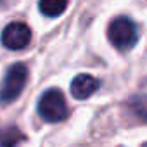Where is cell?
<instances>
[{
    "label": "cell",
    "instance_id": "1",
    "mask_svg": "<svg viewBox=\"0 0 147 147\" xmlns=\"http://www.w3.org/2000/svg\"><path fill=\"white\" fill-rule=\"evenodd\" d=\"M107 38L113 43V47H116L118 50H130L135 47L138 40L137 24L126 16H118L109 23Z\"/></svg>",
    "mask_w": 147,
    "mask_h": 147
},
{
    "label": "cell",
    "instance_id": "2",
    "mask_svg": "<svg viewBox=\"0 0 147 147\" xmlns=\"http://www.w3.org/2000/svg\"><path fill=\"white\" fill-rule=\"evenodd\" d=\"M38 114L49 123H59L67 118V104L61 90L49 88L38 100Z\"/></svg>",
    "mask_w": 147,
    "mask_h": 147
},
{
    "label": "cell",
    "instance_id": "3",
    "mask_svg": "<svg viewBox=\"0 0 147 147\" xmlns=\"http://www.w3.org/2000/svg\"><path fill=\"white\" fill-rule=\"evenodd\" d=\"M26 82H28V67L19 62L11 66L2 82V87H0V102L2 104L14 102L24 90Z\"/></svg>",
    "mask_w": 147,
    "mask_h": 147
},
{
    "label": "cell",
    "instance_id": "4",
    "mask_svg": "<svg viewBox=\"0 0 147 147\" xmlns=\"http://www.w3.org/2000/svg\"><path fill=\"white\" fill-rule=\"evenodd\" d=\"M30 40H31V30L28 28V24L19 21L7 24L2 31V43L9 50H21L30 43Z\"/></svg>",
    "mask_w": 147,
    "mask_h": 147
},
{
    "label": "cell",
    "instance_id": "5",
    "mask_svg": "<svg viewBox=\"0 0 147 147\" xmlns=\"http://www.w3.org/2000/svg\"><path fill=\"white\" fill-rule=\"evenodd\" d=\"M97 88H99L97 78H94L92 75H87V73H82L71 82V95L78 100L88 99L92 94L97 92Z\"/></svg>",
    "mask_w": 147,
    "mask_h": 147
},
{
    "label": "cell",
    "instance_id": "6",
    "mask_svg": "<svg viewBox=\"0 0 147 147\" xmlns=\"http://www.w3.org/2000/svg\"><path fill=\"white\" fill-rule=\"evenodd\" d=\"M38 9L47 18H57L67 9V2L66 0H42L38 4Z\"/></svg>",
    "mask_w": 147,
    "mask_h": 147
},
{
    "label": "cell",
    "instance_id": "7",
    "mask_svg": "<svg viewBox=\"0 0 147 147\" xmlns=\"http://www.w3.org/2000/svg\"><path fill=\"white\" fill-rule=\"evenodd\" d=\"M23 138V133L16 126H7L0 130V147H16V144Z\"/></svg>",
    "mask_w": 147,
    "mask_h": 147
},
{
    "label": "cell",
    "instance_id": "8",
    "mask_svg": "<svg viewBox=\"0 0 147 147\" xmlns=\"http://www.w3.org/2000/svg\"><path fill=\"white\" fill-rule=\"evenodd\" d=\"M128 107L142 121H147V95H133L128 100Z\"/></svg>",
    "mask_w": 147,
    "mask_h": 147
},
{
    "label": "cell",
    "instance_id": "9",
    "mask_svg": "<svg viewBox=\"0 0 147 147\" xmlns=\"http://www.w3.org/2000/svg\"><path fill=\"white\" fill-rule=\"evenodd\" d=\"M142 147H147V142H145V144H142Z\"/></svg>",
    "mask_w": 147,
    "mask_h": 147
}]
</instances>
